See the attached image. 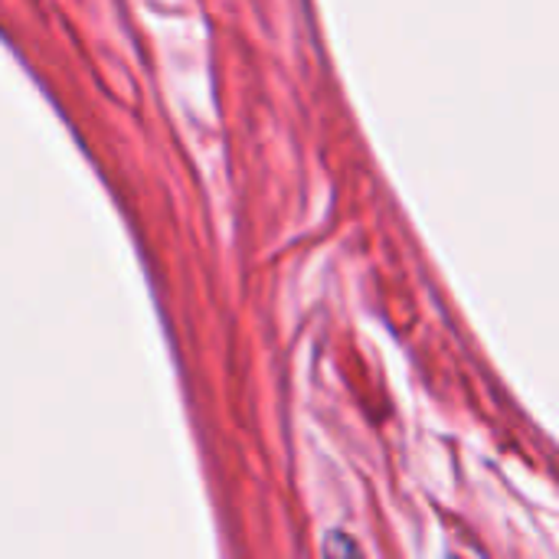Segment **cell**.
<instances>
[{"label": "cell", "instance_id": "obj_1", "mask_svg": "<svg viewBox=\"0 0 559 559\" xmlns=\"http://www.w3.org/2000/svg\"><path fill=\"white\" fill-rule=\"evenodd\" d=\"M324 550H328V554H337V550H344V554H357L360 547H357V544H350L344 534H337V531H334V534H331V540L324 544Z\"/></svg>", "mask_w": 559, "mask_h": 559}]
</instances>
